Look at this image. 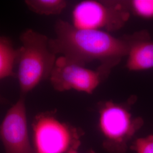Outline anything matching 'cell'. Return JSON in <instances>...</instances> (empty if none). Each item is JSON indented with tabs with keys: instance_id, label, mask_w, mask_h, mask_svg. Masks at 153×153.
<instances>
[{
	"instance_id": "cell-3",
	"label": "cell",
	"mask_w": 153,
	"mask_h": 153,
	"mask_svg": "<svg viewBox=\"0 0 153 153\" xmlns=\"http://www.w3.org/2000/svg\"><path fill=\"white\" fill-rule=\"evenodd\" d=\"M129 17L126 1L84 0L73 9L72 25L78 28L109 33L123 27Z\"/></svg>"
},
{
	"instance_id": "cell-8",
	"label": "cell",
	"mask_w": 153,
	"mask_h": 153,
	"mask_svg": "<svg viewBox=\"0 0 153 153\" xmlns=\"http://www.w3.org/2000/svg\"><path fill=\"white\" fill-rule=\"evenodd\" d=\"M126 68L129 71H146L153 68V42L150 33L143 30L126 56Z\"/></svg>"
},
{
	"instance_id": "cell-6",
	"label": "cell",
	"mask_w": 153,
	"mask_h": 153,
	"mask_svg": "<svg viewBox=\"0 0 153 153\" xmlns=\"http://www.w3.org/2000/svg\"><path fill=\"white\" fill-rule=\"evenodd\" d=\"M111 69L100 65L97 70L61 56L57 58L49 80L58 91L75 90L91 94L109 74Z\"/></svg>"
},
{
	"instance_id": "cell-14",
	"label": "cell",
	"mask_w": 153,
	"mask_h": 153,
	"mask_svg": "<svg viewBox=\"0 0 153 153\" xmlns=\"http://www.w3.org/2000/svg\"><path fill=\"white\" fill-rule=\"evenodd\" d=\"M4 102V99L2 98L0 96V103H1V102Z\"/></svg>"
},
{
	"instance_id": "cell-10",
	"label": "cell",
	"mask_w": 153,
	"mask_h": 153,
	"mask_svg": "<svg viewBox=\"0 0 153 153\" xmlns=\"http://www.w3.org/2000/svg\"><path fill=\"white\" fill-rule=\"evenodd\" d=\"M25 2L30 10L45 16L60 14L67 6L64 0H26Z\"/></svg>"
},
{
	"instance_id": "cell-11",
	"label": "cell",
	"mask_w": 153,
	"mask_h": 153,
	"mask_svg": "<svg viewBox=\"0 0 153 153\" xmlns=\"http://www.w3.org/2000/svg\"><path fill=\"white\" fill-rule=\"evenodd\" d=\"M129 11L144 19L153 18V0L126 1Z\"/></svg>"
},
{
	"instance_id": "cell-4",
	"label": "cell",
	"mask_w": 153,
	"mask_h": 153,
	"mask_svg": "<svg viewBox=\"0 0 153 153\" xmlns=\"http://www.w3.org/2000/svg\"><path fill=\"white\" fill-rule=\"evenodd\" d=\"M99 126L103 134L106 149L123 153L126 143L142 126L141 117H134L126 104L112 101L101 103L99 108Z\"/></svg>"
},
{
	"instance_id": "cell-5",
	"label": "cell",
	"mask_w": 153,
	"mask_h": 153,
	"mask_svg": "<svg viewBox=\"0 0 153 153\" xmlns=\"http://www.w3.org/2000/svg\"><path fill=\"white\" fill-rule=\"evenodd\" d=\"M33 131L35 153H66L80 145L78 129L60 120L52 112L36 115Z\"/></svg>"
},
{
	"instance_id": "cell-13",
	"label": "cell",
	"mask_w": 153,
	"mask_h": 153,
	"mask_svg": "<svg viewBox=\"0 0 153 153\" xmlns=\"http://www.w3.org/2000/svg\"><path fill=\"white\" fill-rule=\"evenodd\" d=\"M76 150H77V149H71L66 153H78Z\"/></svg>"
},
{
	"instance_id": "cell-2",
	"label": "cell",
	"mask_w": 153,
	"mask_h": 153,
	"mask_svg": "<svg viewBox=\"0 0 153 153\" xmlns=\"http://www.w3.org/2000/svg\"><path fill=\"white\" fill-rule=\"evenodd\" d=\"M20 39L17 77L21 95L25 96L49 79L57 58L45 35L30 29L22 33Z\"/></svg>"
},
{
	"instance_id": "cell-1",
	"label": "cell",
	"mask_w": 153,
	"mask_h": 153,
	"mask_svg": "<svg viewBox=\"0 0 153 153\" xmlns=\"http://www.w3.org/2000/svg\"><path fill=\"white\" fill-rule=\"evenodd\" d=\"M55 31L56 36L49 39V44L56 55L84 65L98 61L111 69L126 57L143 31L116 37L103 31L78 28L61 19L56 23Z\"/></svg>"
},
{
	"instance_id": "cell-9",
	"label": "cell",
	"mask_w": 153,
	"mask_h": 153,
	"mask_svg": "<svg viewBox=\"0 0 153 153\" xmlns=\"http://www.w3.org/2000/svg\"><path fill=\"white\" fill-rule=\"evenodd\" d=\"M19 48H15L7 39L0 37V80L16 76Z\"/></svg>"
},
{
	"instance_id": "cell-12",
	"label": "cell",
	"mask_w": 153,
	"mask_h": 153,
	"mask_svg": "<svg viewBox=\"0 0 153 153\" xmlns=\"http://www.w3.org/2000/svg\"><path fill=\"white\" fill-rule=\"evenodd\" d=\"M133 149L137 153H153V135L137 139Z\"/></svg>"
},
{
	"instance_id": "cell-7",
	"label": "cell",
	"mask_w": 153,
	"mask_h": 153,
	"mask_svg": "<svg viewBox=\"0 0 153 153\" xmlns=\"http://www.w3.org/2000/svg\"><path fill=\"white\" fill-rule=\"evenodd\" d=\"M25 95L9 109L0 126L5 153H35L30 142Z\"/></svg>"
}]
</instances>
